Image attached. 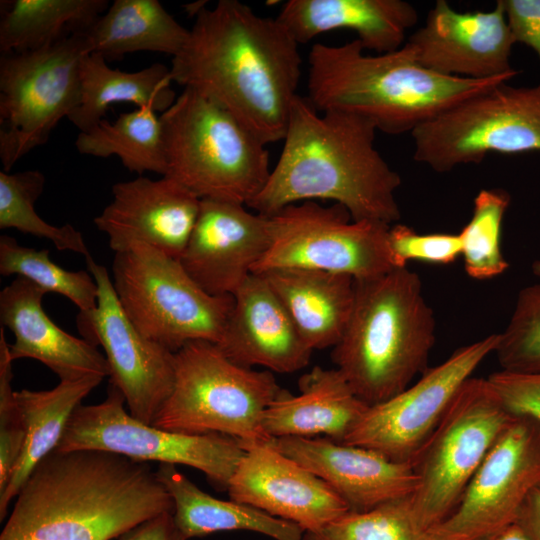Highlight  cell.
I'll list each match as a JSON object with an SVG mask.
<instances>
[{
	"label": "cell",
	"instance_id": "ba28073f",
	"mask_svg": "<svg viewBox=\"0 0 540 540\" xmlns=\"http://www.w3.org/2000/svg\"><path fill=\"white\" fill-rule=\"evenodd\" d=\"M112 274L122 309L145 337L173 353L190 341H220L233 296L208 294L179 260L135 243L115 253Z\"/></svg>",
	"mask_w": 540,
	"mask_h": 540
},
{
	"label": "cell",
	"instance_id": "277c9868",
	"mask_svg": "<svg viewBox=\"0 0 540 540\" xmlns=\"http://www.w3.org/2000/svg\"><path fill=\"white\" fill-rule=\"evenodd\" d=\"M364 50L357 39L341 45L314 44L308 56L307 99L320 112L352 113L388 134L411 133L462 101L516 76L441 75L420 65L408 42L383 54L368 55Z\"/></svg>",
	"mask_w": 540,
	"mask_h": 540
},
{
	"label": "cell",
	"instance_id": "f1b7e54d",
	"mask_svg": "<svg viewBox=\"0 0 540 540\" xmlns=\"http://www.w3.org/2000/svg\"><path fill=\"white\" fill-rule=\"evenodd\" d=\"M80 81V102L68 116L80 132L105 119L115 103H133L137 108L149 107L163 113L177 98L171 88L170 68L161 63L124 72L109 67L102 54L87 53L80 62Z\"/></svg>",
	"mask_w": 540,
	"mask_h": 540
},
{
	"label": "cell",
	"instance_id": "f546056e",
	"mask_svg": "<svg viewBox=\"0 0 540 540\" xmlns=\"http://www.w3.org/2000/svg\"><path fill=\"white\" fill-rule=\"evenodd\" d=\"M89 53L106 61L149 51L176 56L189 36L158 0H115L84 32Z\"/></svg>",
	"mask_w": 540,
	"mask_h": 540
},
{
	"label": "cell",
	"instance_id": "44dd1931",
	"mask_svg": "<svg viewBox=\"0 0 540 540\" xmlns=\"http://www.w3.org/2000/svg\"><path fill=\"white\" fill-rule=\"evenodd\" d=\"M270 444L323 480L350 511L365 512L411 496L418 484L410 463L326 437L271 438Z\"/></svg>",
	"mask_w": 540,
	"mask_h": 540
},
{
	"label": "cell",
	"instance_id": "484cf974",
	"mask_svg": "<svg viewBox=\"0 0 540 540\" xmlns=\"http://www.w3.org/2000/svg\"><path fill=\"white\" fill-rule=\"evenodd\" d=\"M260 274L277 295L305 343L314 351L334 347L351 316L355 279L306 268Z\"/></svg>",
	"mask_w": 540,
	"mask_h": 540
},
{
	"label": "cell",
	"instance_id": "5bb4252c",
	"mask_svg": "<svg viewBox=\"0 0 540 540\" xmlns=\"http://www.w3.org/2000/svg\"><path fill=\"white\" fill-rule=\"evenodd\" d=\"M491 334L456 349L445 361L428 367L395 396L369 406L343 443L372 449L386 458L410 463L439 425L462 385L495 351Z\"/></svg>",
	"mask_w": 540,
	"mask_h": 540
},
{
	"label": "cell",
	"instance_id": "5b68a950",
	"mask_svg": "<svg viewBox=\"0 0 540 540\" xmlns=\"http://www.w3.org/2000/svg\"><path fill=\"white\" fill-rule=\"evenodd\" d=\"M434 343L433 310L418 274L406 266L355 280L351 316L331 358L354 393L372 406L428 368Z\"/></svg>",
	"mask_w": 540,
	"mask_h": 540
},
{
	"label": "cell",
	"instance_id": "ab89813d",
	"mask_svg": "<svg viewBox=\"0 0 540 540\" xmlns=\"http://www.w3.org/2000/svg\"><path fill=\"white\" fill-rule=\"evenodd\" d=\"M487 380L512 415L530 416L540 422V373L501 370Z\"/></svg>",
	"mask_w": 540,
	"mask_h": 540
},
{
	"label": "cell",
	"instance_id": "1f68e13d",
	"mask_svg": "<svg viewBox=\"0 0 540 540\" xmlns=\"http://www.w3.org/2000/svg\"><path fill=\"white\" fill-rule=\"evenodd\" d=\"M75 146L83 155H116L126 169L139 176L145 172L167 173L160 116L149 107L122 113L114 122L101 120L79 132Z\"/></svg>",
	"mask_w": 540,
	"mask_h": 540
},
{
	"label": "cell",
	"instance_id": "d6986e66",
	"mask_svg": "<svg viewBox=\"0 0 540 540\" xmlns=\"http://www.w3.org/2000/svg\"><path fill=\"white\" fill-rule=\"evenodd\" d=\"M245 206L212 199L200 202L197 221L179 261L210 295L233 296L270 246L269 217Z\"/></svg>",
	"mask_w": 540,
	"mask_h": 540
},
{
	"label": "cell",
	"instance_id": "b9f144b4",
	"mask_svg": "<svg viewBox=\"0 0 540 540\" xmlns=\"http://www.w3.org/2000/svg\"><path fill=\"white\" fill-rule=\"evenodd\" d=\"M119 540H188L179 530L173 511L163 512L133 527Z\"/></svg>",
	"mask_w": 540,
	"mask_h": 540
},
{
	"label": "cell",
	"instance_id": "d6a6232c",
	"mask_svg": "<svg viewBox=\"0 0 540 540\" xmlns=\"http://www.w3.org/2000/svg\"><path fill=\"white\" fill-rule=\"evenodd\" d=\"M45 182L44 174L38 170L0 172V229L13 228L47 239L58 250L89 256L80 231L71 224L51 225L37 214L34 206L44 191Z\"/></svg>",
	"mask_w": 540,
	"mask_h": 540
},
{
	"label": "cell",
	"instance_id": "836d02e7",
	"mask_svg": "<svg viewBox=\"0 0 540 540\" xmlns=\"http://www.w3.org/2000/svg\"><path fill=\"white\" fill-rule=\"evenodd\" d=\"M0 274L25 278L46 293L62 295L82 314L97 306L98 286L90 272L66 270L49 258V250L22 246L8 235L0 236Z\"/></svg>",
	"mask_w": 540,
	"mask_h": 540
},
{
	"label": "cell",
	"instance_id": "8fae6325",
	"mask_svg": "<svg viewBox=\"0 0 540 540\" xmlns=\"http://www.w3.org/2000/svg\"><path fill=\"white\" fill-rule=\"evenodd\" d=\"M271 241L253 273L306 268L371 279L399 266L389 242V224L352 219L334 203L305 201L268 216Z\"/></svg>",
	"mask_w": 540,
	"mask_h": 540
},
{
	"label": "cell",
	"instance_id": "ac0fdd59",
	"mask_svg": "<svg viewBox=\"0 0 540 540\" xmlns=\"http://www.w3.org/2000/svg\"><path fill=\"white\" fill-rule=\"evenodd\" d=\"M230 500L319 531L347 513L346 503L319 477L270 442L248 446L229 483Z\"/></svg>",
	"mask_w": 540,
	"mask_h": 540
},
{
	"label": "cell",
	"instance_id": "74e56055",
	"mask_svg": "<svg viewBox=\"0 0 540 540\" xmlns=\"http://www.w3.org/2000/svg\"><path fill=\"white\" fill-rule=\"evenodd\" d=\"M13 359L0 328V492L21 455L25 441V427L12 388Z\"/></svg>",
	"mask_w": 540,
	"mask_h": 540
},
{
	"label": "cell",
	"instance_id": "4316f807",
	"mask_svg": "<svg viewBox=\"0 0 540 540\" xmlns=\"http://www.w3.org/2000/svg\"><path fill=\"white\" fill-rule=\"evenodd\" d=\"M156 471L173 500L175 522L187 539L246 530L274 540H304L305 532L297 524L248 504L215 498L179 472L176 465L159 464Z\"/></svg>",
	"mask_w": 540,
	"mask_h": 540
},
{
	"label": "cell",
	"instance_id": "ffe728a7",
	"mask_svg": "<svg viewBox=\"0 0 540 540\" xmlns=\"http://www.w3.org/2000/svg\"><path fill=\"white\" fill-rule=\"evenodd\" d=\"M112 195V201L93 222L108 236L115 253L142 243L180 259L197 221L201 199L166 176L118 182L112 186Z\"/></svg>",
	"mask_w": 540,
	"mask_h": 540
},
{
	"label": "cell",
	"instance_id": "8d00e7d4",
	"mask_svg": "<svg viewBox=\"0 0 540 540\" xmlns=\"http://www.w3.org/2000/svg\"><path fill=\"white\" fill-rule=\"evenodd\" d=\"M498 335L494 352L502 370L540 373V283L519 291L510 320Z\"/></svg>",
	"mask_w": 540,
	"mask_h": 540
},
{
	"label": "cell",
	"instance_id": "603a6c76",
	"mask_svg": "<svg viewBox=\"0 0 540 540\" xmlns=\"http://www.w3.org/2000/svg\"><path fill=\"white\" fill-rule=\"evenodd\" d=\"M43 289L16 277L0 292L1 327L15 337L9 344L14 360L30 358L53 371L60 379L77 380L86 376H109L105 356L87 339L77 338L57 326L42 306Z\"/></svg>",
	"mask_w": 540,
	"mask_h": 540
},
{
	"label": "cell",
	"instance_id": "f35d334b",
	"mask_svg": "<svg viewBox=\"0 0 540 540\" xmlns=\"http://www.w3.org/2000/svg\"><path fill=\"white\" fill-rule=\"evenodd\" d=\"M389 242L400 267H406L410 260L447 265L462 254L459 234H420L399 223L390 226Z\"/></svg>",
	"mask_w": 540,
	"mask_h": 540
},
{
	"label": "cell",
	"instance_id": "e575fe53",
	"mask_svg": "<svg viewBox=\"0 0 540 540\" xmlns=\"http://www.w3.org/2000/svg\"><path fill=\"white\" fill-rule=\"evenodd\" d=\"M510 195L503 189H482L474 198L469 222L459 233L464 268L477 280L495 278L509 267L501 250V228Z\"/></svg>",
	"mask_w": 540,
	"mask_h": 540
},
{
	"label": "cell",
	"instance_id": "8992f818",
	"mask_svg": "<svg viewBox=\"0 0 540 540\" xmlns=\"http://www.w3.org/2000/svg\"><path fill=\"white\" fill-rule=\"evenodd\" d=\"M160 120L165 176L199 199L247 206L265 186L267 144L214 101L184 88Z\"/></svg>",
	"mask_w": 540,
	"mask_h": 540
},
{
	"label": "cell",
	"instance_id": "83f0119b",
	"mask_svg": "<svg viewBox=\"0 0 540 540\" xmlns=\"http://www.w3.org/2000/svg\"><path fill=\"white\" fill-rule=\"evenodd\" d=\"M104 378L86 376L77 380H63L49 390L15 391V398L25 427V441L21 455L0 492V520L6 516L10 502L35 466L58 445L67 423L82 400Z\"/></svg>",
	"mask_w": 540,
	"mask_h": 540
},
{
	"label": "cell",
	"instance_id": "ee69618b",
	"mask_svg": "<svg viewBox=\"0 0 540 540\" xmlns=\"http://www.w3.org/2000/svg\"><path fill=\"white\" fill-rule=\"evenodd\" d=\"M479 540H530L522 530L516 525L512 524L498 532L492 533Z\"/></svg>",
	"mask_w": 540,
	"mask_h": 540
},
{
	"label": "cell",
	"instance_id": "cb8c5ba5",
	"mask_svg": "<svg viewBox=\"0 0 540 540\" xmlns=\"http://www.w3.org/2000/svg\"><path fill=\"white\" fill-rule=\"evenodd\" d=\"M299 394L283 389L263 415L262 428L271 438H345L367 408L336 369L314 366L298 381Z\"/></svg>",
	"mask_w": 540,
	"mask_h": 540
},
{
	"label": "cell",
	"instance_id": "d4e9b609",
	"mask_svg": "<svg viewBox=\"0 0 540 540\" xmlns=\"http://www.w3.org/2000/svg\"><path fill=\"white\" fill-rule=\"evenodd\" d=\"M277 19L298 44L325 32L348 29L357 34L364 49L383 54L403 45L418 13L402 0H289Z\"/></svg>",
	"mask_w": 540,
	"mask_h": 540
},
{
	"label": "cell",
	"instance_id": "e0dca14e",
	"mask_svg": "<svg viewBox=\"0 0 540 540\" xmlns=\"http://www.w3.org/2000/svg\"><path fill=\"white\" fill-rule=\"evenodd\" d=\"M407 42L420 65L441 75L487 79L518 74L510 65L516 42L501 0L491 11L467 12L438 0Z\"/></svg>",
	"mask_w": 540,
	"mask_h": 540
},
{
	"label": "cell",
	"instance_id": "52a82bcc",
	"mask_svg": "<svg viewBox=\"0 0 540 540\" xmlns=\"http://www.w3.org/2000/svg\"><path fill=\"white\" fill-rule=\"evenodd\" d=\"M174 385L157 414V428L218 433L248 446L269 442L263 415L283 388L269 370H253L228 359L217 344L195 340L174 353Z\"/></svg>",
	"mask_w": 540,
	"mask_h": 540
},
{
	"label": "cell",
	"instance_id": "7bdbcfd3",
	"mask_svg": "<svg viewBox=\"0 0 540 540\" xmlns=\"http://www.w3.org/2000/svg\"><path fill=\"white\" fill-rule=\"evenodd\" d=\"M530 540H540V484L527 495L515 523Z\"/></svg>",
	"mask_w": 540,
	"mask_h": 540
},
{
	"label": "cell",
	"instance_id": "9c48e42d",
	"mask_svg": "<svg viewBox=\"0 0 540 540\" xmlns=\"http://www.w3.org/2000/svg\"><path fill=\"white\" fill-rule=\"evenodd\" d=\"M513 418L487 378L471 377L462 385L411 462L418 484L410 503L423 528L430 530L454 511Z\"/></svg>",
	"mask_w": 540,
	"mask_h": 540
},
{
	"label": "cell",
	"instance_id": "2e32d148",
	"mask_svg": "<svg viewBox=\"0 0 540 540\" xmlns=\"http://www.w3.org/2000/svg\"><path fill=\"white\" fill-rule=\"evenodd\" d=\"M98 286L96 308L79 313L85 339L99 344L109 367L110 382L123 394L130 414L153 424L174 385V353L145 337L122 309L107 269L85 257Z\"/></svg>",
	"mask_w": 540,
	"mask_h": 540
},
{
	"label": "cell",
	"instance_id": "30bf717a",
	"mask_svg": "<svg viewBox=\"0 0 540 540\" xmlns=\"http://www.w3.org/2000/svg\"><path fill=\"white\" fill-rule=\"evenodd\" d=\"M85 32V31H84ZM84 32L34 51L0 58V159L3 171L47 142L81 98L80 62L89 53Z\"/></svg>",
	"mask_w": 540,
	"mask_h": 540
},
{
	"label": "cell",
	"instance_id": "60d3db41",
	"mask_svg": "<svg viewBox=\"0 0 540 540\" xmlns=\"http://www.w3.org/2000/svg\"><path fill=\"white\" fill-rule=\"evenodd\" d=\"M515 42L531 47L540 59V0H501Z\"/></svg>",
	"mask_w": 540,
	"mask_h": 540
},
{
	"label": "cell",
	"instance_id": "7a4b0ae2",
	"mask_svg": "<svg viewBox=\"0 0 540 540\" xmlns=\"http://www.w3.org/2000/svg\"><path fill=\"white\" fill-rule=\"evenodd\" d=\"M168 511L173 500L148 462L54 449L17 493L0 540H112Z\"/></svg>",
	"mask_w": 540,
	"mask_h": 540
},
{
	"label": "cell",
	"instance_id": "4dcf8cb0",
	"mask_svg": "<svg viewBox=\"0 0 540 540\" xmlns=\"http://www.w3.org/2000/svg\"><path fill=\"white\" fill-rule=\"evenodd\" d=\"M0 3L2 54L39 50L84 32L110 6L107 0H4Z\"/></svg>",
	"mask_w": 540,
	"mask_h": 540
},
{
	"label": "cell",
	"instance_id": "d590c367",
	"mask_svg": "<svg viewBox=\"0 0 540 540\" xmlns=\"http://www.w3.org/2000/svg\"><path fill=\"white\" fill-rule=\"evenodd\" d=\"M304 540H429L413 513L410 496L365 512L348 511Z\"/></svg>",
	"mask_w": 540,
	"mask_h": 540
},
{
	"label": "cell",
	"instance_id": "9a60e30c",
	"mask_svg": "<svg viewBox=\"0 0 540 540\" xmlns=\"http://www.w3.org/2000/svg\"><path fill=\"white\" fill-rule=\"evenodd\" d=\"M540 484V422L514 416L470 480L454 511L428 530L429 540H479L515 523Z\"/></svg>",
	"mask_w": 540,
	"mask_h": 540
},
{
	"label": "cell",
	"instance_id": "4fadbf2b",
	"mask_svg": "<svg viewBox=\"0 0 540 540\" xmlns=\"http://www.w3.org/2000/svg\"><path fill=\"white\" fill-rule=\"evenodd\" d=\"M121 391L109 383L106 398L80 405L69 419L55 449L98 450L143 462L195 468L220 487L228 483L245 453L240 443L218 433L168 431L133 417Z\"/></svg>",
	"mask_w": 540,
	"mask_h": 540
},
{
	"label": "cell",
	"instance_id": "7402d4cb",
	"mask_svg": "<svg viewBox=\"0 0 540 540\" xmlns=\"http://www.w3.org/2000/svg\"><path fill=\"white\" fill-rule=\"evenodd\" d=\"M233 308L219 349L232 362L278 373L306 367L313 350L305 343L264 277L252 273L233 294Z\"/></svg>",
	"mask_w": 540,
	"mask_h": 540
},
{
	"label": "cell",
	"instance_id": "3957f363",
	"mask_svg": "<svg viewBox=\"0 0 540 540\" xmlns=\"http://www.w3.org/2000/svg\"><path fill=\"white\" fill-rule=\"evenodd\" d=\"M376 132L367 118L320 112L298 95L279 159L247 207L271 216L291 204L331 200L356 221H399L396 192L401 177L376 149Z\"/></svg>",
	"mask_w": 540,
	"mask_h": 540
},
{
	"label": "cell",
	"instance_id": "f6af8a7d",
	"mask_svg": "<svg viewBox=\"0 0 540 540\" xmlns=\"http://www.w3.org/2000/svg\"><path fill=\"white\" fill-rule=\"evenodd\" d=\"M532 272L535 276L540 278V259L535 260L531 266Z\"/></svg>",
	"mask_w": 540,
	"mask_h": 540
},
{
	"label": "cell",
	"instance_id": "7c38bea8",
	"mask_svg": "<svg viewBox=\"0 0 540 540\" xmlns=\"http://www.w3.org/2000/svg\"><path fill=\"white\" fill-rule=\"evenodd\" d=\"M414 159L437 172L480 163L491 152L540 151V84L505 83L470 97L411 132Z\"/></svg>",
	"mask_w": 540,
	"mask_h": 540
},
{
	"label": "cell",
	"instance_id": "6da1fadb",
	"mask_svg": "<svg viewBox=\"0 0 540 540\" xmlns=\"http://www.w3.org/2000/svg\"><path fill=\"white\" fill-rule=\"evenodd\" d=\"M195 17L172 57L173 82L229 111L265 144L282 141L298 96L299 44L277 17L238 0H220Z\"/></svg>",
	"mask_w": 540,
	"mask_h": 540
}]
</instances>
